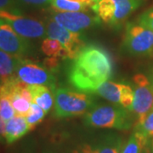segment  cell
<instances>
[{"instance_id": "obj_1", "label": "cell", "mask_w": 153, "mask_h": 153, "mask_svg": "<svg viewBox=\"0 0 153 153\" xmlns=\"http://www.w3.org/2000/svg\"><path fill=\"white\" fill-rule=\"evenodd\" d=\"M113 73L110 54L98 45L84 46L73 59L68 71V81L76 89L94 93Z\"/></svg>"}, {"instance_id": "obj_2", "label": "cell", "mask_w": 153, "mask_h": 153, "mask_svg": "<svg viewBox=\"0 0 153 153\" xmlns=\"http://www.w3.org/2000/svg\"><path fill=\"white\" fill-rule=\"evenodd\" d=\"M132 111L121 105H101L88 111L85 116L86 124L94 128H117L127 130L131 128L134 121Z\"/></svg>"}, {"instance_id": "obj_3", "label": "cell", "mask_w": 153, "mask_h": 153, "mask_svg": "<svg viewBox=\"0 0 153 153\" xmlns=\"http://www.w3.org/2000/svg\"><path fill=\"white\" fill-rule=\"evenodd\" d=\"M141 4V0H98L92 10L102 22L117 28Z\"/></svg>"}, {"instance_id": "obj_4", "label": "cell", "mask_w": 153, "mask_h": 153, "mask_svg": "<svg viewBox=\"0 0 153 153\" xmlns=\"http://www.w3.org/2000/svg\"><path fill=\"white\" fill-rule=\"evenodd\" d=\"M93 104V99L86 94L75 92L66 88L55 90V116L57 118L84 114Z\"/></svg>"}, {"instance_id": "obj_5", "label": "cell", "mask_w": 153, "mask_h": 153, "mask_svg": "<svg viewBox=\"0 0 153 153\" xmlns=\"http://www.w3.org/2000/svg\"><path fill=\"white\" fill-rule=\"evenodd\" d=\"M123 47L131 55H152L153 53V31L139 23H128L123 38Z\"/></svg>"}, {"instance_id": "obj_6", "label": "cell", "mask_w": 153, "mask_h": 153, "mask_svg": "<svg viewBox=\"0 0 153 153\" xmlns=\"http://www.w3.org/2000/svg\"><path fill=\"white\" fill-rule=\"evenodd\" d=\"M0 19L8 22L23 38H40L47 36L46 27L43 22L22 16L19 10H1Z\"/></svg>"}, {"instance_id": "obj_7", "label": "cell", "mask_w": 153, "mask_h": 153, "mask_svg": "<svg viewBox=\"0 0 153 153\" xmlns=\"http://www.w3.org/2000/svg\"><path fill=\"white\" fill-rule=\"evenodd\" d=\"M16 76L28 85H44L55 90V77L53 72L23 57L20 60Z\"/></svg>"}, {"instance_id": "obj_8", "label": "cell", "mask_w": 153, "mask_h": 153, "mask_svg": "<svg viewBox=\"0 0 153 153\" xmlns=\"http://www.w3.org/2000/svg\"><path fill=\"white\" fill-rule=\"evenodd\" d=\"M134 100L130 111L141 118L153 108V83L144 74L139 73L133 77Z\"/></svg>"}, {"instance_id": "obj_9", "label": "cell", "mask_w": 153, "mask_h": 153, "mask_svg": "<svg viewBox=\"0 0 153 153\" xmlns=\"http://www.w3.org/2000/svg\"><path fill=\"white\" fill-rule=\"evenodd\" d=\"M46 33L49 38L56 39L69 52V59L73 60L85 46L79 33H74L60 26L53 19L46 25Z\"/></svg>"}, {"instance_id": "obj_10", "label": "cell", "mask_w": 153, "mask_h": 153, "mask_svg": "<svg viewBox=\"0 0 153 153\" xmlns=\"http://www.w3.org/2000/svg\"><path fill=\"white\" fill-rule=\"evenodd\" d=\"M94 93L128 110L131 108L134 100V88L127 83L108 80L101 83Z\"/></svg>"}, {"instance_id": "obj_11", "label": "cell", "mask_w": 153, "mask_h": 153, "mask_svg": "<svg viewBox=\"0 0 153 153\" xmlns=\"http://www.w3.org/2000/svg\"><path fill=\"white\" fill-rule=\"evenodd\" d=\"M0 49L19 57H23L30 50L27 38L20 36L3 19H0Z\"/></svg>"}, {"instance_id": "obj_12", "label": "cell", "mask_w": 153, "mask_h": 153, "mask_svg": "<svg viewBox=\"0 0 153 153\" xmlns=\"http://www.w3.org/2000/svg\"><path fill=\"white\" fill-rule=\"evenodd\" d=\"M52 19L60 26L74 33L92 27L100 23V18L97 16H90L84 11L79 12H59L55 11Z\"/></svg>"}, {"instance_id": "obj_13", "label": "cell", "mask_w": 153, "mask_h": 153, "mask_svg": "<svg viewBox=\"0 0 153 153\" xmlns=\"http://www.w3.org/2000/svg\"><path fill=\"white\" fill-rule=\"evenodd\" d=\"M31 130L26 117L21 115H16L6 123L5 141L10 145L25 136Z\"/></svg>"}, {"instance_id": "obj_14", "label": "cell", "mask_w": 153, "mask_h": 153, "mask_svg": "<svg viewBox=\"0 0 153 153\" xmlns=\"http://www.w3.org/2000/svg\"><path fill=\"white\" fill-rule=\"evenodd\" d=\"M21 58L0 49V82H4L16 76Z\"/></svg>"}, {"instance_id": "obj_15", "label": "cell", "mask_w": 153, "mask_h": 153, "mask_svg": "<svg viewBox=\"0 0 153 153\" xmlns=\"http://www.w3.org/2000/svg\"><path fill=\"white\" fill-rule=\"evenodd\" d=\"M33 103L39 105L47 113L54 105V96L49 87L44 85H29Z\"/></svg>"}, {"instance_id": "obj_16", "label": "cell", "mask_w": 153, "mask_h": 153, "mask_svg": "<svg viewBox=\"0 0 153 153\" xmlns=\"http://www.w3.org/2000/svg\"><path fill=\"white\" fill-rule=\"evenodd\" d=\"M41 49L49 57H56L61 59H69V52L56 39L45 38L42 44Z\"/></svg>"}, {"instance_id": "obj_17", "label": "cell", "mask_w": 153, "mask_h": 153, "mask_svg": "<svg viewBox=\"0 0 153 153\" xmlns=\"http://www.w3.org/2000/svg\"><path fill=\"white\" fill-rule=\"evenodd\" d=\"M148 140V138L134 131L123 146L120 153H144Z\"/></svg>"}, {"instance_id": "obj_18", "label": "cell", "mask_w": 153, "mask_h": 153, "mask_svg": "<svg viewBox=\"0 0 153 153\" xmlns=\"http://www.w3.org/2000/svg\"><path fill=\"white\" fill-rule=\"evenodd\" d=\"M134 131L141 134L148 139L153 138V108L147 114L135 121Z\"/></svg>"}, {"instance_id": "obj_19", "label": "cell", "mask_w": 153, "mask_h": 153, "mask_svg": "<svg viewBox=\"0 0 153 153\" xmlns=\"http://www.w3.org/2000/svg\"><path fill=\"white\" fill-rule=\"evenodd\" d=\"M51 6L55 11L59 12H79L86 11L89 7L87 4L71 2L69 0H52Z\"/></svg>"}, {"instance_id": "obj_20", "label": "cell", "mask_w": 153, "mask_h": 153, "mask_svg": "<svg viewBox=\"0 0 153 153\" xmlns=\"http://www.w3.org/2000/svg\"><path fill=\"white\" fill-rule=\"evenodd\" d=\"M123 144L118 138H109L94 148V153H120Z\"/></svg>"}, {"instance_id": "obj_21", "label": "cell", "mask_w": 153, "mask_h": 153, "mask_svg": "<svg viewBox=\"0 0 153 153\" xmlns=\"http://www.w3.org/2000/svg\"><path fill=\"white\" fill-rule=\"evenodd\" d=\"M45 114H46V112L44 111L43 108H41L39 105L35 103H32L31 108L29 110L27 114L25 117L28 125L31 128V130L44 120Z\"/></svg>"}, {"instance_id": "obj_22", "label": "cell", "mask_w": 153, "mask_h": 153, "mask_svg": "<svg viewBox=\"0 0 153 153\" xmlns=\"http://www.w3.org/2000/svg\"><path fill=\"white\" fill-rule=\"evenodd\" d=\"M16 116V111L12 106L10 98L5 94L0 92V117L9 121Z\"/></svg>"}, {"instance_id": "obj_23", "label": "cell", "mask_w": 153, "mask_h": 153, "mask_svg": "<svg viewBox=\"0 0 153 153\" xmlns=\"http://www.w3.org/2000/svg\"><path fill=\"white\" fill-rule=\"evenodd\" d=\"M16 5H22L29 8L39 9L51 5L52 0H15Z\"/></svg>"}, {"instance_id": "obj_24", "label": "cell", "mask_w": 153, "mask_h": 153, "mask_svg": "<svg viewBox=\"0 0 153 153\" xmlns=\"http://www.w3.org/2000/svg\"><path fill=\"white\" fill-rule=\"evenodd\" d=\"M138 23L153 31V7L148 9L140 16Z\"/></svg>"}, {"instance_id": "obj_25", "label": "cell", "mask_w": 153, "mask_h": 153, "mask_svg": "<svg viewBox=\"0 0 153 153\" xmlns=\"http://www.w3.org/2000/svg\"><path fill=\"white\" fill-rule=\"evenodd\" d=\"M59 58L56 57H49L47 58L44 60V66L49 70L50 71L54 72L57 70L58 66H59V61H58Z\"/></svg>"}, {"instance_id": "obj_26", "label": "cell", "mask_w": 153, "mask_h": 153, "mask_svg": "<svg viewBox=\"0 0 153 153\" xmlns=\"http://www.w3.org/2000/svg\"><path fill=\"white\" fill-rule=\"evenodd\" d=\"M1 10H18L15 0H0Z\"/></svg>"}, {"instance_id": "obj_27", "label": "cell", "mask_w": 153, "mask_h": 153, "mask_svg": "<svg viewBox=\"0 0 153 153\" xmlns=\"http://www.w3.org/2000/svg\"><path fill=\"white\" fill-rule=\"evenodd\" d=\"M6 123L7 121L4 120L2 117H0V141L5 140L6 133Z\"/></svg>"}, {"instance_id": "obj_28", "label": "cell", "mask_w": 153, "mask_h": 153, "mask_svg": "<svg viewBox=\"0 0 153 153\" xmlns=\"http://www.w3.org/2000/svg\"><path fill=\"white\" fill-rule=\"evenodd\" d=\"M74 153H94V148L88 145H84L80 148H78Z\"/></svg>"}, {"instance_id": "obj_29", "label": "cell", "mask_w": 153, "mask_h": 153, "mask_svg": "<svg viewBox=\"0 0 153 153\" xmlns=\"http://www.w3.org/2000/svg\"><path fill=\"white\" fill-rule=\"evenodd\" d=\"M71 2H76V3H81V4H87L89 7H92L94 4V0H69Z\"/></svg>"}, {"instance_id": "obj_30", "label": "cell", "mask_w": 153, "mask_h": 153, "mask_svg": "<svg viewBox=\"0 0 153 153\" xmlns=\"http://www.w3.org/2000/svg\"><path fill=\"white\" fill-rule=\"evenodd\" d=\"M146 151L147 153H153V138L149 139L146 146Z\"/></svg>"}, {"instance_id": "obj_31", "label": "cell", "mask_w": 153, "mask_h": 153, "mask_svg": "<svg viewBox=\"0 0 153 153\" xmlns=\"http://www.w3.org/2000/svg\"><path fill=\"white\" fill-rule=\"evenodd\" d=\"M144 153H147V151H146V149H145V151H144Z\"/></svg>"}, {"instance_id": "obj_32", "label": "cell", "mask_w": 153, "mask_h": 153, "mask_svg": "<svg viewBox=\"0 0 153 153\" xmlns=\"http://www.w3.org/2000/svg\"><path fill=\"white\" fill-rule=\"evenodd\" d=\"M96 1H98V0H94V3H95Z\"/></svg>"}]
</instances>
